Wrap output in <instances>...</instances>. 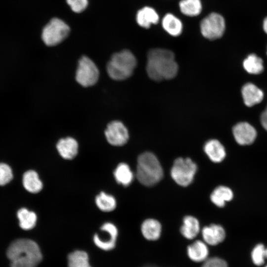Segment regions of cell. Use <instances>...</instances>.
Returning a JSON list of instances; mask_svg holds the SVG:
<instances>
[{"label": "cell", "mask_w": 267, "mask_h": 267, "mask_svg": "<svg viewBox=\"0 0 267 267\" xmlns=\"http://www.w3.org/2000/svg\"><path fill=\"white\" fill-rule=\"evenodd\" d=\"M17 217L20 226L24 230L31 229L36 225L37 222L36 214L26 208H22L18 210Z\"/></svg>", "instance_id": "cell-24"}, {"label": "cell", "mask_w": 267, "mask_h": 267, "mask_svg": "<svg viewBox=\"0 0 267 267\" xmlns=\"http://www.w3.org/2000/svg\"><path fill=\"white\" fill-rule=\"evenodd\" d=\"M245 70L250 74H259L264 70L262 59L255 54H251L243 63Z\"/></svg>", "instance_id": "cell-26"}, {"label": "cell", "mask_w": 267, "mask_h": 267, "mask_svg": "<svg viewBox=\"0 0 267 267\" xmlns=\"http://www.w3.org/2000/svg\"><path fill=\"white\" fill-rule=\"evenodd\" d=\"M136 63L134 55L128 50H124L112 55L107 64V71L111 79L124 80L132 75Z\"/></svg>", "instance_id": "cell-4"}, {"label": "cell", "mask_w": 267, "mask_h": 267, "mask_svg": "<svg viewBox=\"0 0 267 267\" xmlns=\"http://www.w3.org/2000/svg\"><path fill=\"white\" fill-rule=\"evenodd\" d=\"M180 231L183 236L187 239L195 238L200 231L199 221L196 218L191 216L185 217Z\"/></svg>", "instance_id": "cell-19"}, {"label": "cell", "mask_w": 267, "mask_h": 267, "mask_svg": "<svg viewBox=\"0 0 267 267\" xmlns=\"http://www.w3.org/2000/svg\"><path fill=\"white\" fill-rule=\"evenodd\" d=\"M67 259L68 267H91L88 255L84 251L77 250L70 253Z\"/></svg>", "instance_id": "cell-25"}, {"label": "cell", "mask_w": 267, "mask_h": 267, "mask_svg": "<svg viewBox=\"0 0 267 267\" xmlns=\"http://www.w3.org/2000/svg\"><path fill=\"white\" fill-rule=\"evenodd\" d=\"M201 267H227L226 262L218 257L208 258L203 262Z\"/></svg>", "instance_id": "cell-32"}, {"label": "cell", "mask_w": 267, "mask_h": 267, "mask_svg": "<svg viewBox=\"0 0 267 267\" xmlns=\"http://www.w3.org/2000/svg\"><path fill=\"white\" fill-rule=\"evenodd\" d=\"M196 164L190 158L176 159L171 170V176L179 185L187 186L193 181L197 171Z\"/></svg>", "instance_id": "cell-5"}, {"label": "cell", "mask_w": 267, "mask_h": 267, "mask_svg": "<svg viewBox=\"0 0 267 267\" xmlns=\"http://www.w3.org/2000/svg\"><path fill=\"white\" fill-rule=\"evenodd\" d=\"M23 184L25 188L30 192L36 193L40 191L43 183L38 174L34 171L29 170L23 176Z\"/></svg>", "instance_id": "cell-22"}, {"label": "cell", "mask_w": 267, "mask_h": 267, "mask_svg": "<svg viewBox=\"0 0 267 267\" xmlns=\"http://www.w3.org/2000/svg\"><path fill=\"white\" fill-rule=\"evenodd\" d=\"M260 118L263 127L267 131V106L262 113Z\"/></svg>", "instance_id": "cell-33"}, {"label": "cell", "mask_w": 267, "mask_h": 267, "mask_svg": "<svg viewBox=\"0 0 267 267\" xmlns=\"http://www.w3.org/2000/svg\"><path fill=\"white\" fill-rule=\"evenodd\" d=\"M105 134L108 142L114 146L124 145L129 137L127 128L118 121H112L108 125Z\"/></svg>", "instance_id": "cell-10"}, {"label": "cell", "mask_w": 267, "mask_h": 267, "mask_svg": "<svg viewBox=\"0 0 267 267\" xmlns=\"http://www.w3.org/2000/svg\"><path fill=\"white\" fill-rule=\"evenodd\" d=\"M225 28L223 17L217 13H211L200 23V30L205 38L216 40L221 38L223 34Z\"/></svg>", "instance_id": "cell-8"}, {"label": "cell", "mask_w": 267, "mask_h": 267, "mask_svg": "<svg viewBox=\"0 0 267 267\" xmlns=\"http://www.w3.org/2000/svg\"><path fill=\"white\" fill-rule=\"evenodd\" d=\"M99 77V70L89 57L82 56L79 60L76 74L77 82L84 87L94 85Z\"/></svg>", "instance_id": "cell-7"}, {"label": "cell", "mask_w": 267, "mask_h": 267, "mask_svg": "<svg viewBox=\"0 0 267 267\" xmlns=\"http://www.w3.org/2000/svg\"><path fill=\"white\" fill-rule=\"evenodd\" d=\"M162 167L152 153L146 152L138 157L136 177L139 182L146 186H153L163 177Z\"/></svg>", "instance_id": "cell-3"}, {"label": "cell", "mask_w": 267, "mask_h": 267, "mask_svg": "<svg viewBox=\"0 0 267 267\" xmlns=\"http://www.w3.org/2000/svg\"><path fill=\"white\" fill-rule=\"evenodd\" d=\"M56 147L59 154L65 159H72L78 153V142L72 137H68L60 139L57 143Z\"/></svg>", "instance_id": "cell-16"}, {"label": "cell", "mask_w": 267, "mask_h": 267, "mask_svg": "<svg viewBox=\"0 0 267 267\" xmlns=\"http://www.w3.org/2000/svg\"><path fill=\"white\" fill-rule=\"evenodd\" d=\"M233 197L232 191L228 187L219 186L216 188L210 196L211 201L219 207H223L226 202L232 200Z\"/></svg>", "instance_id": "cell-20"}, {"label": "cell", "mask_w": 267, "mask_h": 267, "mask_svg": "<svg viewBox=\"0 0 267 267\" xmlns=\"http://www.w3.org/2000/svg\"><path fill=\"white\" fill-rule=\"evenodd\" d=\"M265 250L264 245L262 244H259L254 247L251 256L255 265L260 266L264 263L266 258Z\"/></svg>", "instance_id": "cell-29"}, {"label": "cell", "mask_w": 267, "mask_h": 267, "mask_svg": "<svg viewBox=\"0 0 267 267\" xmlns=\"http://www.w3.org/2000/svg\"><path fill=\"white\" fill-rule=\"evenodd\" d=\"M162 227L156 220L149 219L145 220L141 226V231L143 237L148 240L155 241L161 235Z\"/></svg>", "instance_id": "cell-17"}, {"label": "cell", "mask_w": 267, "mask_h": 267, "mask_svg": "<svg viewBox=\"0 0 267 267\" xmlns=\"http://www.w3.org/2000/svg\"><path fill=\"white\" fill-rule=\"evenodd\" d=\"M241 93L244 103L249 107L260 103L264 98L263 91L251 83L243 86Z\"/></svg>", "instance_id": "cell-13"}, {"label": "cell", "mask_w": 267, "mask_h": 267, "mask_svg": "<svg viewBox=\"0 0 267 267\" xmlns=\"http://www.w3.org/2000/svg\"><path fill=\"white\" fill-rule=\"evenodd\" d=\"M263 28L265 32L267 34V17L264 19Z\"/></svg>", "instance_id": "cell-34"}, {"label": "cell", "mask_w": 267, "mask_h": 267, "mask_svg": "<svg viewBox=\"0 0 267 267\" xmlns=\"http://www.w3.org/2000/svg\"><path fill=\"white\" fill-rule=\"evenodd\" d=\"M178 69L175 55L172 51L153 48L148 51L146 70L152 80L160 81L172 79L177 75Z\"/></svg>", "instance_id": "cell-1"}, {"label": "cell", "mask_w": 267, "mask_h": 267, "mask_svg": "<svg viewBox=\"0 0 267 267\" xmlns=\"http://www.w3.org/2000/svg\"><path fill=\"white\" fill-rule=\"evenodd\" d=\"M266 267H267V266Z\"/></svg>", "instance_id": "cell-36"}, {"label": "cell", "mask_w": 267, "mask_h": 267, "mask_svg": "<svg viewBox=\"0 0 267 267\" xmlns=\"http://www.w3.org/2000/svg\"><path fill=\"white\" fill-rule=\"evenodd\" d=\"M11 267H36L42 260L38 245L29 239H19L13 242L7 251Z\"/></svg>", "instance_id": "cell-2"}, {"label": "cell", "mask_w": 267, "mask_h": 267, "mask_svg": "<svg viewBox=\"0 0 267 267\" xmlns=\"http://www.w3.org/2000/svg\"><path fill=\"white\" fill-rule=\"evenodd\" d=\"M159 15L152 7L145 6L137 11L136 21L138 24L145 28H148L152 24H157L159 21Z\"/></svg>", "instance_id": "cell-18"}, {"label": "cell", "mask_w": 267, "mask_h": 267, "mask_svg": "<svg viewBox=\"0 0 267 267\" xmlns=\"http://www.w3.org/2000/svg\"><path fill=\"white\" fill-rule=\"evenodd\" d=\"M162 24L164 29L173 36H178L182 32L181 22L171 13H168L164 16Z\"/></svg>", "instance_id": "cell-21"}, {"label": "cell", "mask_w": 267, "mask_h": 267, "mask_svg": "<svg viewBox=\"0 0 267 267\" xmlns=\"http://www.w3.org/2000/svg\"><path fill=\"white\" fill-rule=\"evenodd\" d=\"M69 32L68 25L62 20L54 18L44 28L42 38L46 45L54 46L63 41Z\"/></svg>", "instance_id": "cell-6"}, {"label": "cell", "mask_w": 267, "mask_h": 267, "mask_svg": "<svg viewBox=\"0 0 267 267\" xmlns=\"http://www.w3.org/2000/svg\"><path fill=\"white\" fill-rule=\"evenodd\" d=\"M205 153L214 163H220L225 158L226 152L224 146L217 139H210L204 146Z\"/></svg>", "instance_id": "cell-15"}, {"label": "cell", "mask_w": 267, "mask_h": 267, "mask_svg": "<svg viewBox=\"0 0 267 267\" xmlns=\"http://www.w3.org/2000/svg\"><path fill=\"white\" fill-rule=\"evenodd\" d=\"M72 10L77 13L81 12L87 7L88 0H66Z\"/></svg>", "instance_id": "cell-31"}, {"label": "cell", "mask_w": 267, "mask_h": 267, "mask_svg": "<svg viewBox=\"0 0 267 267\" xmlns=\"http://www.w3.org/2000/svg\"><path fill=\"white\" fill-rule=\"evenodd\" d=\"M12 178V172L10 167L5 163H0V185L7 184Z\"/></svg>", "instance_id": "cell-30"}, {"label": "cell", "mask_w": 267, "mask_h": 267, "mask_svg": "<svg viewBox=\"0 0 267 267\" xmlns=\"http://www.w3.org/2000/svg\"><path fill=\"white\" fill-rule=\"evenodd\" d=\"M265 255H266V258H267V249H266L265 250Z\"/></svg>", "instance_id": "cell-35"}, {"label": "cell", "mask_w": 267, "mask_h": 267, "mask_svg": "<svg viewBox=\"0 0 267 267\" xmlns=\"http://www.w3.org/2000/svg\"><path fill=\"white\" fill-rule=\"evenodd\" d=\"M202 236L203 241L207 244L215 246L224 240L225 232L220 225L212 224L202 229Z\"/></svg>", "instance_id": "cell-12"}, {"label": "cell", "mask_w": 267, "mask_h": 267, "mask_svg": "<svg viewBox=\"0 0 267 267\" xmlns=\"http://www.w3.org/2000/svg\"><path fill=\"white\" fill-rule=\"evenodd\" d=\"M233 134L236 141L240 145L252 144L257 136L255 129L247 122H240L234 126Z\"/></svg>", "instance_id": "cell-11"}, {"label": "cell", "mask_w": 267, "mask_h": 267, "mask_svg": "<svg viewBox=\"0 0 267 267\" xmlns=\"http://www.w3.org/2000/svg\"><path fill=\"white\" fill-rule=\"evenodd\" d=\"M95 203L98 208L104 212H110L116 207V201L113 196L101 192L95 198Z\"/></svg>", "instance_id": "cell-28"}, {"label": "cell", "mask_w": 267, "mask_h": 267, "mask_svg": "<svg viewBox=\"0 0 267 267\" xmlns=\"http://www.w3.org/2000/svg\"><path fill=\"white\" fill-rule=\"evenodd\" d=\"M104 233L101 236L95 234L93 236L94 244L99 248L109 251L113 249L115 245L118 236V230L116 226L112 223L106 222L100 228Z\"/></svg>", "instance_id": "cell-9"}, {"label": "cell", "mask_w": 267, "mask_h": 267, "mask_svg": "<svg viewBox=\"0 0 267 267\" xmlns=\"http://www.w3.org/2000/svg\"><path fill=\"white\" fill-rule=\"evenodd\" d=\"M203 241L196 240L190 244L187 248L188 258L196 263L204 262L208 258L209 249Z\"/></svg>", "instance_id": "cell-14"}, {"label": "cell", "mask_w": 267, "mask_h": 267, "mask_svg": "<svg viewBox=\"0 0 267 267\" xmlns=\"http://www.w3.org/2000/svg\"><path fill=\"white\" fill-rule=\"evenodd\" d=\"M115 178L119 183L128 186L132 182L134 175L130 167L126 163L119 164L114 172Z\"/></svg>", "instance_id": "cell-23"}, {"label": "cell", "mask_w": 267, "mask_h": 267, "mask_svg": "<svg viewBox=\"0 0 267 267\" xmlns=\"http://www.w3.org/2000/svg\"><path fill=\"white\" fill-rule=\"evenodd\" d=\"M181 12L189 16L199 15L202 10L200 0H181L179 3Z\"/></svg>", "instance_id": "cell-27"}]
</instances>
